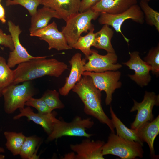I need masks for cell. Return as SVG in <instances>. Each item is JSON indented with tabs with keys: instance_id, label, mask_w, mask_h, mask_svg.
<instances>
[{
	"instance_id": "1",
	"label": "cell",
	"mask_w": 159,
	"mask_h": 159,
	"mask_svg": "<svg viewBox=\"0 0 159 159\" xmlns=\"http://www.w3.org/2000/svg\"><path fill=\"white\" fill-rule=\"evenodd\" d=\"M47 57L39 56L18 64L13 70V84H18L46 75L58 77L68 69L64 63L55 59H46Z\"/></svg>"
},
{
	"instance_id": "2",
	"label": "cell",
	"mask_w": 159,
	"mask_h": 159,
	"mask_svg": "<svg viewBox=\"0 0 159 159\" xmlns=\"http://www.w3.org/2000/svg\"><path fill=\"white\" fill-rule=\"evenodd\" d=\"M83 76L72 90L78 95L83 102L84 112L107 125L112 132L114 133V126L102 107L101 91L95 86L90 76Z\"/></svg>"
},
{
	"instance_id": "3",
	"label": "cell",
	"mask_w": 159,
	"mask_h": 159,
	"mask_svg": "<svg viewBox=\"0 0 159 159\" xmlns=\"http://www.w3.org/2000/svg\"><path fill=\"white\" fill-rule=\"evenodd\" d=\"M100 14L91 8L84 12H79L67 20L62 32L68 45L72 48L82 33H88L94 27L91 21L96 19Z\"/></svg>"
},
{
	"instance_id": "4",
	"label": "cell",
	"mask_w": 159,
	"mask_h": 159,
	"mask_svg": "<svg viewBox=\"0 0 159 159\" xmlns=\"http://www.w3.org/2000/svg\"><path fill=\"white\" fill-rule=\"evenodd\" d=\"M143 146L138 142L125 139L112 132L107 142L103 146L102 153L104 156L111 154L122 159L141 158L144 153Z\"/></svg>"
},
{
	"instance_id": "5",
	"label": "cell",
	"mask_w": 159,
	"mask_h": 159,
	"mask_svg": "<svg viewBox=\"0 0 159 159\" xmlns=\"http://www.w3.org/2000/svg\"><path fill=\"white\" fill-rule=\"evenodd\" d=\"M22 83L20 85L12 84L3 91L4 109L6 113L11 114L18 109L24 108L26 102L35 94L31 81Z\"/></svg>"
},
{
	"instance_id": "6",
	"label": "cell",
	"mask_w": 159,
	"mask_h": 159,
	"mask_svg": "<svg viewBox=\"0 0 159 159\" xmlns=\"http://www.w3.org/2000/svg\"><path fill=\"white\" fill-rule=\"evenodd\" d=\"M94 124V122L91 118L82 119L78 116L69 122L58 119L54 125L52 132L48 135L47 140L51 141L64 136L90 138L93 135L87 133L85 130L91 128Z\"/></svg>"
},
{
	"instance_id": "7",
	"label": "cell",
	"mask_w": 159,
	"mask_h": 159,
	"mask_svg": "<svg viewBox=\"0 0 159 159\" xmlns=\"http://www.w3.org/2000/svg\"><path fill=\"white\" fill-rule=\"evenodd\" d=\"M98 22L100 24H107L112 26L116 32L120 33L125 41L128 43L130 40L123 34L121 27L123 22L131 19L136 23L143 24L144 22V16L140 6L137 4L132 6L125 11L120 13L112 14L106 13H100Z\"/></svg>"
},
{
	"instance_id": "8",
	"label": "cell",
	"mask_w": 159,
	"mask_h": 159,
	"mask_svg": "<svg viewBox=\"0 0 159 159\" xmlns=\"http://www.w3.org/2000/svg\"><path fill=\"white\" fill-rule=\"evenodd\" d=\"M82 75L90 76L96 88L106 94L105 103L110 105L112 100V94L115 90L121 87L122 84L119 80L121 73L119 71H108L102 72L84 71Z\"/></svg>"
},
{
	"instance_id": "9",
	"label": "cell",
	"mask_w": 159,
	"mask_h": 159,
	"mask_svg": "<svg viewBox=\"0 0 159 159\" xmlns=\"http://www.w3.org/2000/svg\"><path fill=\"white\" fill-rule=\"evenodd\" d=\"M134 105L130 111H137L135 119L131 124V128L138 129L145 123L152 121L153 119L152 111L155 105H159V95L153 92H145L143 100L138 103L133 100Z\"/></svg>"
},
{
	"instance_id": "10",
	"label": "cell",
	"mask_w": 159,
	"mask_h": 159,
	"mask_svg": "<svg viewBox=\"0 0 159 159\" xmlns=\"http://www.w3.org/2000/svg\"><path fill=\"white\" fill-rule=\"evenodd\" d=\"M117 59L115 52H107L106 55H103L92 49V54L87 59L88 61L84 66V71L100 73L116 71L122 67L121 64L117 63Z\"/></svg>"
},
{
	"instance_id": "11",
	"label": "cell",
	"mask_w": 159,
	"mask_h": 159,
	"mask_svg": "<svg viewBox=\"0 0 159 159\" xmlns=\"http://www.w3.org/2000/svg\"><path fill=\"white\" fill-rule=\"evenodd\" d=\"M8 30L11 35L14 44V49L9 52L7 64L10 68L30 59L38 58L30 54L26 49L21 44L19 36L22 32L19 26L15 25L11 21L7 23Z\"/></svg>"
},
{
	"instance_id": "12",
	"label": "cell",
	"mask_w": 159,
	"mask_h": 159,
	"mask_svg": "<svg viewBox=\"0 0 159 159\" xmlns=\"http://www.w3.org/2000/svg\"><path fill=\"white\" fill-rule=\"evenodd\" d=\"M130 58L123 64L129 69L134 70L135 74L129 75L130 78L141 87L147 85L151 80L150 72L151 67L140 58L139 52L136 51L129 52Z\"/></svg>"
},
{
	"instance_id": "13",
	"label": "cell",
	"mask_w": 159,
	"mask_h": 159,
	"mask_svg": "<svg viewBox=\"0 0 159 159\" xmlns=\"http://www.w3.org/2000/svg\"><path fill=\"white\" fill-rule=\"evenodd\" d=\"M103 141L91 140L87 138L79 144H71L70 149L75 152V159H103L102 148Z\"/></svg>"
},
{
	"instance_id": "14",
	"label": "cell",
	"mask_w": 159,
	"mask_h": 159,
	"mask_svg": "<svg viewBox=\"0 0 159 159\" xmlns=\"http://www.w3.org/2000/svg\"><path fill=\"white\" fill-rule=\"evenodd\" d=\"M87 59H82L81 54L77 53L73 55L69 61L71 66L69 76L66 78L64 85L59 90V93L62 95H68L70 91L74 87L76 83L81 79L84 72V66Z\"/></svg>"
},
{
	"instance_id": "15",
	"label": "cell",
	"mask_w": 159,
	"mask_h": 159,
	"mask_svg": "<svg viewBox=\"0 0 159 159\" xmlns=\"http://www.w3.org/2000/svg\"><path fill=\"white\" fill-rule=\"evenodd\" d=\"M20 113L13 117L14 120L18 119L25 116L29 120H31L41 125L45 132L49 135L52 132L54 125L58 119L56 118L57 113L52 112L47 114H42L33 112L30 107L19 109Z\"/></svg>"
},
{
	"instance_id": "16",
	"label": "cell",
	"mask_w": 159,
	"mask_h": 159,
	"mask_svg": "<svg viewBox=\"0 0 159 159\" xmlns=\"http://www.w3.org/2000/svg\"><path fill=\"white\" fill-rule=\"evenodd\" d=\"M81 0H41V4L55 11L65 21L79 12Z\"/></svg>"
},
{
	"instance_id": "17",
	"label": "cell",
	"mask_w": 159,
	"mask_h": 159,
	"mask_svg": "<svg viewBox=\"0 0 159 159\" xmlns=\"http://www.w3.org/2000/svg\"><path fill=\"white\" fill-rule=\"evenodd\" d=\"M137 2V0H100L91 8L100 13L115 14L125 11Z\"/></svg>"
},
{
	"instance_id": "18",
	"label": "cell",
	"mask_w": 159,
	"mask_h": 159,
	"mask_svg": "<svg viewBox=\"0 0 159 159\" xmlns=\"http://www.w3.org/2000/svg\"><path fill=\"white\" fill-rule=\"evenodd\" d=\"M139 137L142 141L148 144L152 158H156L154 148V140L159 133V116L150 122H146L137 130Z\"/></svg>"
},
{
	"instance_id": "19",
	"label": "cell",
	"mask_w": 159,
	"mask_h": 159,
	"mask_svg": "<svg viewBox=\"0 0 159 159\" xmlns=\"http://www.w3.org/2000/svg\"><path fill=\"white\" fill-rule=\"evenodd\" d=\"M52 18L61 19L55 11L49 7L44 6L37 10L36 13L31 16L30 33L47 25Z\"/></svg>"
},
{
	"instance_id": "20",
	"label": "cell",
	"mask_w": 159,
	"mask_h": 159,
	"mask_svg": "<svg viewBox=\"0 0 159 159\" xmlns=\"http://www.w3.org/2000/svg\"><path fill=\"white\" fill-rule=\"evenodd\" d=\"M114 33L109 25L104 24L99 31L95 33V40L92 46L104 49L107 52L115 53L111 43Z\"/></svg>"
},
{
	"instance_id": "21",
	"label": "cell",
	"mask_w": 159,
	"mask_h": 159,
	"mask_svg": "<svg viewBox=\"0 0 159 159\" xmlns=\"http://www.w3.org/2000/svg\"><path fill=\"white\" fill-rule=\"evenodd\" d=\"M110 112L112 122L116 128L117 135L125 139L138 142L143 145L137 130L129 129L117 117L111 106Z\"/></svg>"
},
{
	"instance_id": "22",
	"label": "cell",
	"mask_w": 159,
	"mask_h": 159,
	"mask_svg": "<svg viewBox=\"0 0 159 159\" xmlns=\"http://www.w3.org/2000/svg\"><path fill=\"white\" fill-rule=\"evenodd\" d=\"M48 44V49H55L58 51L71 49L72 48L68 45L66 38L62 31L57 32L51 35L39 37Z\"/></svg>"
},
{
	"instance_id": "23",
	"label": "cell",
	"mask_w": 159,
	"mask_h": 159,
	"mask_svg": "<svg viewBox=\"0 0 159 159\" xmlns=\"http://www.w3.org/2000/svg\"><path fill=\"white\" fill-rule=\"evenodd\" d=\"M4 135L6 139L5 145L6 148L14 156L19 155L26 136L22 132L16 133L5 131Z\"/></svg>"
},
{
	"instance_id": "24",
	"label": "cell",
	"mask_w": 159,
	"mask_h": 159,
	"mask_svg": "<svg viewBox=\"0 0 159 159\" xmlns=\"http://www.w3.org/2000/svg\"><path fill=\"white\" fill-rule=\"evenodd\" d=\"M14 73L7 65L5 59L0 56V98L5 89L13 84Z\"/></svg>"
},
{
	"instance_id": "25",
	"label": "cell",
	"mask_w": 159,
	"mask_h": 159,
	"mask_svg": "<svg viewBox=\"0 0 159 159\" xmlns=\"http://www.w3.org/2000/svg\"><path fill=\"white\" fill-rule=\"evenodd\" d=\"M40 139L36 137H26L22 145L19 155L22 159H32L37 158L36 148Z\"/></svg>"
},
{
	"instance_id": "26",
	"label": "cell",
	"mask_w": 159,
	"mask_h": 159,
	"mask_svg": "<svg viewBox=\"0 0 159 159\" xmlns=\"http://www.w3.org/2000/svg\"><path fill=\"white\" fill-rule=\"evenodd\" d=\"M94 27L89 31L87 34L83 36H81L72 48L80 50L85 54V58L87 57L92 54V49L90 47L92 46L95 40Z\"/></svg>"
},
{
	"instance_id": "27",
	"label": "cell",
	"mask_w": 159,
	"mask_h": 159,
	"mask_svg": "<svg viewBox=\"0 0 159 159\" xmlns=\"http://www.w3.org/2000/svg\"><path fill=\"white\" fill-rule=\"evenodd\" d=\"M140 4L146 23L149 25L154 26L159 32V13L151 8L148 2L144 0H140Z\"/></svg>"
},
{
	"instance_id": "28",
	"label": "cell",
	"mask_w": 159,
	"mask_h": 159,
	"mask_svg": "<svg viewBox=\"0 0 159 159\" xmlns=\"http://www.w3.org/2000/svg\"><path fill=\"white\" fill-rule=\"evenodd\" d=\"M59 94L55 90H48L43 94L41 98L52 111L55 109H62L65 105L59 99Z\"/></svg>"
},
{
	"instance_id": "29",
	"label": "cell",
	"mask_w": 159,
	"mask_h": 159,
	"mask_svg": "<svg viewBox=\"0 0 159 159\" xmlns=\"http://www.w3.org/2000/svg\"><path fill=\"white\" fill-rule=\"evenodd\" d=\"M41 1V0H7L5 4L6 6L20 5L26 8L32 16L36 13Z\"/></svg>"
},
{
	"instance_id": "30",
	"label": "cell",
	"mask_w": 159,
	"mask_h": 159,
	"mask_svg": "<svg viewBox=\"0 0 159 159\" xmlns=\"http://www.w3.org/2000/svg\"><path fill=\"white\" fill-rule=\"evenodd\" d=\"M145 61L151 67L153 73L158 75L159 73V44L149 50L147 56L144 58Z\"/></svg>"
},
{
	"instance_id": "31",
	"label": "cell",
	"mask_w": 159,
	"mask_h": 159,
	"mask_svg": "<svg viewBox=\"0 0 159 159\" xmlns=\"http://www.w3.org/2000/svg\"><path fill=\"white\" fill-rule=\"evenodd\" d=\"M25 105L35 108L38 110V113L42 114L49 113L52 111L41 97L35 98L31 97L26 102Z\"/></svg>"
},
{
	"instance_id": "32",
	"label": "cell",
	"mask_w": 159,
	"mask_h": 159,
	"mask_svg": "<svg viewBox=\"0 0 159 159\" xmlns=\"http://www.w3.org/2000/svg\"><path fill=\"white\" fill-rule=\"evenodd\" d=\"M59 31L56 23L53 21L50 24L30 33V35L40 37L50 35Z\"/></svg>"
},
{
	"instance_id": "33",
	"label": "cell",
	"mask_w": 159,
	"mask_h": 159,
	"mask_svg": "<svg viewBox=\"0 0 159 159\" xmlns=\"http://www.w3.org/2000/svg\"><path fill=\"white\" fill-rule=\"evenodd\" d=\"M1 45L8 48L11 51L14 49V43L11 35L5 34L0 29V45Z\"/></svg>"
},
{
	"instance_id": "34",
	"label": "cell",
	"mask_w": 159,
	"mask_h": 159,
	"mask_svg": "<svg viewBox=\"0 0 159 159\" xmlns=\"http://www.w3.org/2000/svg\"><path fill=\"white\" fill-rule=\"evenodd\" d=\"M100 0H82L79 10V12L86 11L91 8Z\"/></svg>"
},
{
	"instance_id": "35",
	"label": "cell",
	"mask_w": 159,
	"mask_h": 159,
	"mask_svg": "<svg viewBox=\"0 0 159 159\" xmlns=\"http://www.w3.org/2000/svg\"><path fill=\"white\" fill-rule=\"evenodd\" d=\"M1 2H0V21L3 23H5L6 21L5 11Z\"/></svg>"
},
{
	"instance_id": "36",
	"label": "cell",
	"mask_w": 159,
	"mask_h": 159,
	"mask_svg": "<svg viewBox=\"0 0 159 159\" xmlns=\"http://www.w3.org/2000/svg\"><path fill=\"white\" fill-rule=\"evenodd\" d=\"M75 155L74 153H70L65 155L64 158L75 159Z\"/></svg>"
},
{
	"instance_id": "37",
	"label": "cell",
	"mask_w": 159,
	"mask_h": 159,
	"mask_svg": "<svg viewBox=\"0 0 159 159\" xmlns=\"http://www.w3.org/2000/svg\"><path fill=\"white\" fill-rule=\"evenodd\" d=\"M5 151L4 149L0 146V153H4Z\"/></svg>"
},
{
	"instance_id": "38",
	"label": "cell",
	"mask_w": 159,
	"mask_h": 159,
	"mask_svg": "<svg viewBox=\"0 0 159 159\" xmlns=\"http://www.w3.org/2000/svg\"><path fill=\"white\" fill-rule=\"evenodd\" d=\"M5 158V156L2 155H0V159H4Z\"/></svg>"
},
{
	"instance_id": "39",
	"label": "cell",
	"mask_w": 159,
	"mask_h": 159,
	"mask_svg": "<svg viewBox=\"0 0 159 159\" xmlns=\"http://www.w3.org/2000/svg\"><path fill=\"white\" fill-rule=\"evenodd\" d=\"M145 0V1L147 2H148L149 1H150L151 0Z\"/></svg>"
},
{
	"instance_id": "40",
	"label": "cell",
	"mask_w": 159,
	"mask_h": 159,
	"mask_svg": "<svg viewBox=\"0 0 159 159\" xmlns=\"http://www.w3.org/2000/svg\"><path fill=\"white\" fill-rule=\"evenodd\" d=\"M1 0H0V2H1Z\"/></svg>"
}]
</instances>
